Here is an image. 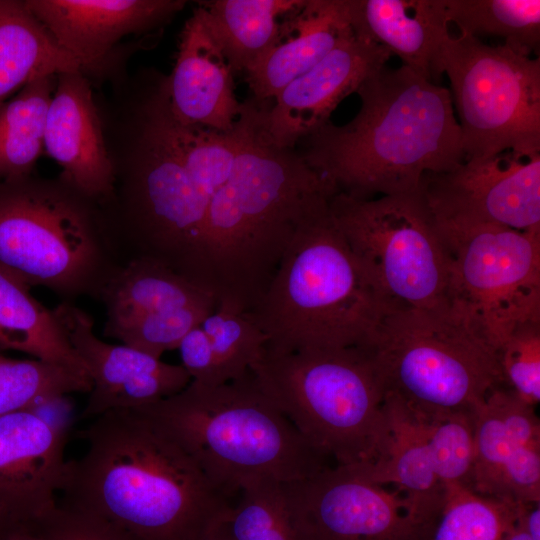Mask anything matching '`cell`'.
Returning <instances> with one entry per match:
<instances>
[{
	"instance_id": "1",
	"label": "cell",
	"mask_w": 540,
	"mask_h": 540,
	"mask_svg": "<svg viewBox=\"0 0 540 540\" xmlns=\"http://www.w3.org/2000/svg\"><path fill=\"white\" fill-rule=\"evenodd\" d=\"M127 92L117 118L101 117L114 174L103 207L120 259L154 260L202 289L205 220L230 174L246 113L229 133L182 125L169 107L166 75L154 69L139 72Z\"/></svg>"
},
{
	"instance_id": "2",
	"label": "cell",
	"mask_w": 540,
	"mask_h": 540,
	"mask_svg": "<svg viewBox=\"0 0 540 540\" xmlns=\"http://www.w3.org/2000/svg\"><path fill=\"white\" fill-rule=\"evenodd\" d=\"M84 438L85 454L67 461L62 508L134 540H199L232 505L139 408L103 413Z\"/></svg>"
},
{
	"instance_id": "3",
	"label": "cell",
	"mask_w": 540,
	"mask_h": 540,
	"mask_svg": "<svg viewBox=\"0 0 540 540\" xmlns=\"http://www.w3.org/2000/svg\"><path fill=\"white\" fill-rule=\"evenodd\" d=\"M246 128L203 230V289L217 307L247 313L267 290L300 222L335 194L294 148L273 144L260 106L244 102Z\"/></svg>"
},
{
	"instance_id": "4",
	"label": "cell",
	"mask_w": 540,
	"mask_h": 540,
	"mask_svg": "<svg viewBox=\"0 0 540 540\" xmlns=\"http://www.w3.org/2000/svg\"><path fill=\"white\" fill-rule=\"evenodd\" d=\"M356 93L361 105L345 125L327 121L300 140L307 164L334 189L359 199L419 190L427 173L464 162L450 90L408 67L386 65Z\"/></svg>"
},
{
	"instance_id": "5",
	"label": "cell",
	"mask_w": 540,
	"mask_h": 540,
	"mask_svg": "<svg viewBox=\"0 0 540 540\" xmlns=\"http://www.w3.org/2000/svg\"><path fill=\"white\" fill-rule=\"evenodd\" d=\"M139 409L230 500L252 482H296L331 466L264 393L252 371L218 386L190 382L181 392Z\"/></svg>"
},
{
	"instance_id": "6",
	"label": "cell",
	"mask_w": 540,
	"mask_h": 540,
	"mask_svg": "<svg viewBox=\"0 0 540 540\" xmlns=\"http://www.w3.org/2000/svg\"><path fill=\"white\" fill-rule=\"evenodd\" d=\"M329 200L300 222L264 295L245 313L268 349L364 347L390 307L338 229Z\"/></svg>"
},
{
	"instance_id": "7",
	"label": "cell",
	"mask_w": 540,
	"mask_h": 540,
	"mask_svg": "<svg viewBox=\"0 0 540 540\" xmlns=\"http://www.w3.org/2000/svg\"><path fill=\"white\" fill-rule=\"evenodd\" d=\"M122 266L102 203L60 175L0 181V269L71 302Z\"/></svg>"
},
{
	"instance_id": "8",
	"label": "cell",
	"mask_w": 540,
	"mask_h": 540,
	"mask_svg": "<svg viewBox=\"0 0 540 540\" xmlns=\"http://www.w3.org/2000/svg\"><path fill=\"white\" fill-rule=\"evenodd\" d=\"M251 371L301 436L335 466H371L386 454V392L364 347H265Z\"/></svg>"
},
{
	"instance_id": "9",
	"label": "cell",
	"mask_w": 540,
	"mask_h": 540,
	"mask_svg": "<svg viewBox=\"0 0 540 540\" xmlns=\"http://www.w3.org/2000/svg\"><path fill=\"white\" fill-rule=\"evenodd\" d=\"M368 351L386 393L420 412L467 411L505 386L497 349L457 304L389 307Z\"/></svg>"
},
{
	"instance_id": "10",
	"label": "cell",
	"mask_w": 540,
	"mask_h": 540,
	"mask_svg": "<svg viewBox=\"0 0 540 540\" xmlns=\"http://www.w3.org/2000/svg\"><path fill=\"white\" fill-rule=\"evenodd\" d=\"M458 114L464 161L540 153V59L479 37L448 35L435 58Z\"/></svg>"
},
{
	"instance_id": "11",
	"label": "cell",
	"mask_w": 540,
	"mask_h": 540,
	"mask_svg": "<svg viewBox=\"0 0 540 540\" xmlns=\"http://www.w3.org/2000/svg\"><path fill=\"white\" fill-rule=\"evenodd\" d=\"M329 209L390 307H432L449 300L448 254L420 190L372 199L335 193Z\"/></svg>"
},
{
	"instance_id": "12",
	"label": "cell",
	"mask_w": 540,
	"mask_h": 540,
	"mask_svg": "<svg viewBox=\"0 0 540 540\" xmlns=\"http://www.w3.org/2000/svg\"><path fill=\"white\" fill-rule=\"evenodd\" d=\"M436 225L449 258L448 298L496 349L515 326L540 319V232L486 223Z\"/></svg>"
},
{
	"instance_id": "13",
	"label": "cell",
	"mask_w": 540,
	"mask_h": 540,
	"mask_svg": "<svg viewBox=\"0 0 540 540\" xmlns=\"http://www.w3.org/2000/svg\"><path fill=\"white\" fill-rule=\"evenodd\" d=\"M390 443L383 458L357 466L375 483L395 488L411 519L432 532L441 513L445 486L463 483L470 463V436L457 414H428L385 393Z\"/></svg>"
},
{
	"instance_id": "14",
	"label": "cell",
	"mask_w": 540,
	"mask_h": 540,
	"mask_svg": "<svg viewBox=\"0 0 540 540\" xmlns=\"http://www.w3.org/2000/svg\"><path fill=\"white\" fill-rule=\"evenodd\" d=\"M373 482L359 467L329 466L284 483L303 540H429L395 488Z\"/></svg>"
},
{
	"instance_id": "15",
	"label": "cell",
	"mask_w": 540,
	"mask_h": 540,
	"mask_svg": "<svg viewBox=\"0 0 540 540\" xmlns=\"http://www.w3.org/2000/svg\"><path fill=\"white\" fill-rule=\"evenodd\" d=\"M419 190L436 221L540 232V153L506 151L427 173Z\"/></svg>"
},
{
	"instance_id": "16",
	"label": "cell",
	"mask_w": 540,
	"mask_h": 540,
	"mask_svg": "<svg viewBox=\"0 0 540 540\" xmlns=\"http://www.w3.org/2000/svg\"><path fill=\"white\" fill-rule=\"evenodd\" d=\"M470 413L471 489L512 504L540 502V422L535 407L499 386Z\"/></svg>"
},
{
	"instance_id": "17",
	"label": "cell",
	"mask_w": 540,
	"mask_h": 540,
	"mask_svg": "<svg viewBox=\"0 0 540 540\" xmlns=\"http://www.w3.org/2000/svg\"><path fill=\"white\" fill-rule=\"evenodd\" d=\"M52 310L91 381L83 417L96 418L110 410L151 405L190 384L191 378L182 365L100 340L94 333L92 317L74 303L60 302Z\"/></svg>"
},
{
	"instance_id": "18",
	"label": "cell",
	"mask_w": 540,
	"mask_h": 540,
	"mask_svg": "<svg viewBox=\"0 0 540 540\" xmlns=\"http://www.w3.org/2000/svg\"><path fill=\"white\" fill-rule=\"evenodd\" d=\"M391 54L354 34L311 69L289 82L271 101L260 105V126L275 145L294 148L329 121L338 104L357 91Z\"/></svg>"
},
{
	"instance_id": "19",
	"label": "cell",
	"mask_w": 540,
	"mask_h": 540,
	"mask_svg": "<svg viewBox=\"0 0 540 540\" xmlns=\"http://www.w3.org/2000/svg\"><path fill=\"white\" fill-rule=\"evenodd\" d=\"M65 444L62 426L37 409L0 416V522L33 523L58 507Z\"/></svg>"
},
{
	"instance_id": "20",
	"label": "cell",
	"mask_w": 540,
	"mask_h": 540,
	"mask_svg": "<svg viewBox=\"0 0 540 540\" xmlns=\"http://www.w3.org/2000/svg\"><path fill=\"white\" fill-rule=\"evenodd\" d=\"M31 13L90 80L109 70L116 45L162 28L184 0H25Z\"/></svg>"
},
{
	"instance_id": "21",
	"label": "cell",
	"mask_w": 540,
	"mask_h": 540,
	"mask_svg": "<svg viewBox=\"0 0 540 540\" xmlns=\"http://www.w3.org/2000/svg\"><path fill=\"white\" fill-rule=\"evenodd\" d=\"M44 151L62 169L60 176L104 204L113 194V166L106 146L91 80L81 71L56 76L48 108Z\"/></svg>"
},
{
	"instance_id": "22",
	"label": "cell",
	"mask_w": 540,
	"mask_h": 540,
	"mask_svg": "<svg viewBox=\"0 0 540 540\" xmlns=\"http://www.w3.org/2000/svg\"><path fill=\"white\" fill-rule=\"evenodd\" d=\"M233 72L197 7L180 34L175 64L166 75L174 118L182 125L229 133L242 103L234 92Z\"/></svg>"
},
{
	"instance_id": "23",
	"label": "cell",
	"mask_w": 540,
	"mask_h": 540,
	"mask_svg": "<svg viewBox=\"0 0 540 540\" xmlns=\"http://www.w3.org/2000/svg\"><path fill=\"white\" fill-rule=\"evenodd\" d=\"M353 34L347 0H300L266 53L245 71L253 99L273 100Z\"/></svg>"
},
{
	"instance_id": "24",
	"label": "cell",
	"mask_w": 540,
	"mask_h": 540,
	"mask_svg": "<svg viewBox=\"0 0 540 540\" xmlns=\"http://www.w3.org/2000/svg\"><path fill=\"white\" fill-rule=\"evenodd\" d=\"M358 38L378 45L402 65L435 82L434 62L449 33L444 0H347Z\"/></svg>"
},
{
	"instance_id": "25",
	"label": "cell",
	"mask_w": 540,
	"mask_h": 540,
	"mask_svg": "<svg viewBox=\"0 0 540 540\" xmlns=\"http://www.w3.org/2000/svg\"><path fill=\"white\" fill-rule=\"evenodd\" d=\"M98 301L105 306L106 323L167 309L194 307L213 312L217 308L210 293L150 259H134L120 266Z\"/></svg>"
},
{
	"instance_id": "26",
	"label": "cell",
	"mask_w": 540,
	"mask_h": 540,
	"mask_svg": "<svg viewBox=\"0 0 540 540\" xmlns=\"http://www.w3.org/2000/svg\"><path fill=\"white\" fill-rule=\"evenodd\" d=\"M80 70L25 0H0V105L40 74Z\"/></svg>"
},
{
	"instance_id": "27",
	"label": "cell",
	"mask_w": 540,
	"mask_h": 540,
	"mask_svg": "<svg viewBox=\"0 0 540 540\" xmlns=\"http://www.w3.org/2000/svg\"><path fill=\"white\" fill-rule=\"evenodd\" d=\"M29 289L0 269V350L20 351L88 375L53 310L36 300Z\"/></svg>"
},
{
	"instance_id": "28",
	"label": "cell",
	"mask_w": 540,
	"mask_h": 540,
	"mask_svg": "<svg viewBox=\"0 0 540 540\" xmlns=\"http://www.w3.org/2000/svg\"><path fill=\"white\" fill-rule=\"evenodd\" d=\"M300 0L199 2L204 19L233 73L246 71L274 42L283 18Z\"/></svg>"
},
{
	"instance_id": "29",
	"label": "cell",
	"mask_w": 540,
	"mask_h": 540,
	"mask_svg": "<svg viewBox=\"0 0 540 540\" xmlns=\"http://www.w3.org/2000/svg\"><path fill=\"white\" fill-rule=\"evenodd\" d=\"M56 76H34L0 105V181L34 173L44 151L46 117Z\"/></svg>"
},
{
	"instance_id": "30",
	"label": "cell",
	"mask_w": 540,
	"mask_h": 540,
	"mask_svg": "<svg viewBox=\"0 0 540 540\" xmlns=\"http://www.w3.org/2000/svg\"><path fill=\"white\" fill-rule=\"evenodd\" d=\"M449 24L460 34L500 37L510 48L531 55L540 43L539 0H444Z\"/></svg>"
},
{
	"instance_id": "31",
	"label": "cell",
	"mask_w": 540,
	"mask_h": 540,
	"mask_svg": "<svg viewBox=\"0 0 540 540\" xmlns=\"http://www.w3.org/2000/svg\"><path fill=\"white\" fill-rule=\"evenodd\" d=\"M90 390L86 374L38 359L18 360L0 353V416Z\"/></svg>"
},
{
	"instance_id": "32",
	"label": "cell",
	"mask_w": 540,
	"mask_h": 540,
	"mask_svg": "<svg viewBox=\"0 0 540 540\" xmlns=\"http://www.w3.org/2000/svg\"><path fill=\"white\" fill-rule=\"evenodd\" d=\"M220 521L232 540H303L284 483L261 479L246 485Z\"/></svg>"
},
{
	"instance_id": "33",
	"label": "cell",
	"mask_w": 540,
	"mask_h": 540,
	"mask_svg": "<svg viewBox=\"0 0 540 540\" xmlns=\"http://www.w3.org/2000/svg\"><path fill=\"white\" fill-rule=\"evenodd\" d=\"M515 520L516 504L448 484L429 540H503Z\"/></svg>"
},
{
	"instance_id": "34",
	"label": "cell",
	"mask_w": 540,
	"mask_h": 540,
	"mask_svg": "<svg viewBox=\"0 0 540 540\" xmlns=\"http://www.w3.org/2000/svg\"><path fill=\"white\" fill-rule=\"evenodd\" d=\"M200 326L210 340L220 385L247 375L266 346L267 337L245 313L217 307Z\"/></svg>"
},
{
	"instance_id": "35",
	"label": "cell",
	"mask_w": 540,
	"mask_h": 540,
	"mask_svg": "<svg viewBox=\"0 0 540 540\" xmlns=\"http://www.w3.org/2000/svg\"><path fill=\"white\" fill-rule=\"evenodd\" d=\"M211 313L194 307L156 311L126 321L105 322L104 336L160 359L164 352L177 349L183 337Z\"/></svg>"
},
{
	"instance_id": "36",
	"label": "cell",
	"mask_w": 540,
	"mask_h": 540,
	"mask_svg": "<svg viewBox=\"0 0 540 540\" xmlns=\"http://www.w3.org/2000/svg\"><path fill=\"white\" fill-rule=\"evenodd\" d=\"M497 352L505 386L535 407L540 401V319L515 326Z\"/></svg>"
},
{
	"instance_id": "37",
	"label": "cell",
	"mask_w": 540,
	"mask_h": 540,
	"mask_svg": "<svg viewBox=\"0 0 540 540\" xmlns=\"http://www.w3.org/2000/svg\"><path fill=\"white\" fill-rule=\"evenodd\" d=\"M31 524L43 540H134L99 520L60 506Z\"/></svg>"
},
{
	"instance_id": "38",
	"label": "cell",
	"mask_w": 540,
	"mask_h": 540,
	"mask_svg": "<svg viewBox=\"0 0 540 540\" xmlns=\"http://www.w3.org/2000/svg\"><path fill=\"white\" fill-rule=\"evenodd\" d=\"M177 349L191 382L207 387L220 385L212 346L200 325L183 337Z\"/></svg>"
},
{
	"instance_id": "39",
	"label": "cell",
	"mask_w": 540,
	"mask_h": 540,
	"mask_svg": "<svg viewBox=\"0 0 540 540\" xmlns=\"http://www.w3.org/2000/svg\"><path fill=\"white\" fill-rule=\"evenodd\" d=\"M0 540H43L31 523L0 522Z\"/></svg>"
},
{
	"instance_id": "40",
	"label": "cell",
	"mask_w": 540,
	"mask_h": 540,
	"mask_svg": "<svg viewBox=\"0 0 540 540\" xmlns=\"http://www.w3.org/2000/svg\"><path fill=\"white\" fill-rule=\"evenodd\" d=\"M220 519L213 524L199 540H232L222 526Z\"/></svg>"
},
{
	"instance_id": "41",
	"label": "cell",
	"mask_w": 540,
	"mask_h": 540,
	"mask_svg": "<svg viewBox=\"0 0 540 540\" xmlns=\"http://www.w3.org/2000/svg\"><path fill=\"white\" fill-rule=\"evenodd\" d=\"M503 540H531L523 528L515 520L514 524L507 531Z\"/></svg>"
}]
</instances>
